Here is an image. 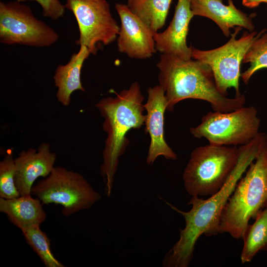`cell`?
Returning a JSON list of instances; mask_svg holds the SVG:
<instances>
[{
    "label": "cell",
    "mask_w": 267,
    "mask_h": 267,
    "mask_svg": "<svg viewBox=\"0 0 267 267\" xmlns=\"http://www.w3.org/2000/svg\"><path fill=\"white\" fill-rule=\"evenodd\" d=\"M239 147L240 154L236 166L218 192L206 199L192 196L187 203L191 208L187 212L182 211L166 202L172 209L184 218L185 225L179 230L178 241L165 255L162 262L163 267H188L199 237L202 234L209 236L219 233L223 209L250 164L267 147V134L260 132L250 142Z\"/></svg>",
    "instance_id": "obj_1"
},
{
    "label": "cell",
    "mask_w": 267,
    "mask_h": 267,
    "mask_svg": "<svg viewBox=\"0 0 267 267\" xmlns=\"http://www.w3.org/2000/svg\"><path fill=\"white\" fill-rule=\"evenodd\" d=\"M156 66L159 72V86L165 92L167 110L169 111L174 110L176 104L186 99L206 101L214 111L222 112L245 105L244 94L230 98L219 90L213 73L206 63L161 53Z\"/></svg>",
    "instance_id": "obj_2"
},
{
    "label": "cell",
    "mask_w": 267,
    "mask_h": 267,
    "mask_svg": "<svg viewBox=\"0 0 267 267\" xmlns=\"http://www.w3.org/2000/svg\"><path fill=\"white\" fill-rule=\"evenodd\" d=\"M143 99L139 84L134 82L116 96L103 98L95 105L104 118L102 128L107 133L100 170L107 196L111 193L119 157L129 143L127 133L144 125Z\"/></svg>",
    "instance_id": "obj_3"
},
{
    "label": "cell",
    "mask_w": 267,
    "mask_h": 267,
    "mask_svg": "<svg viewBox=\"0 0 267 267\" xmlns=\"http://www.w3.org/2000/svg\"><path fill=\"white\" fill-rule=\"evenodd\" d=\"M267 197V147L250 164L238 181L220 218L219 233H227L243 239L249 225Z\"/></svg>",
    "instance_id": "obj_4"
},
{
    "label": "cell",
    "mask_w": 267,
    "mask_h": 267,
    "mask_svg": "<svg viewBox=\"0 0 267 267\" xmlns=\"http://www.w3.org/2000/svg\"><path fill=\"white\" fill-rule=\"evenodd\" d=\"M240 147L208 144L191 153L182 177L192 196H211L224 184L237 163Z\"/></svg>",
    "instance_id": "obj_5"
},
{
    "label": "cell",
    "mask_w": 267,
    "mask_h": 267,
    "mask_svg": "<svg viewBox=\"0 0 267 267\" xmlns=\"http://www.w3.org/2000/svg\"><path fill=\"white\" fill-rule=\"evenodd\" d=\"M31 193L44 204L62 206L65 216L88 209L101 198L82 174L61 166L54 167L33 186Z\"/></svg>",
    "instance_id": "obj_6"
},
{
    "label": "cell",
    "mask_w": 267,
    "mask_h": 267,
    "mask_svg": "<svg viewBox=\"0 0 267 267\" xmlns=\"http://www.w3.org/2000/svg\"><path fill=\"white\" fill-rule=\"evenodd\" d=\"M260 123L256 108L244 105L229 112L210 111L198 126L190 129V133L195 138H206L211 144L242 146L258 135Z\"/></svg>",
    "instance_id": "obj_7"
},
{
    "label": "cell",
    "mask_w": 267,
    "mask_h": 267,
    "mask_svg": "<svg viewBox=\"0 0 267 267\" xmlns=\"http://www.w3.org/2000/svg\"><path fill=\"white\" fill-rule=\"evenodd\" d=\"M242 28L235 27L229 41L219 47L202 50L192 47V58L210 67L219 90L226 96L227 89L230 88L234 89L235 96L241 94L239 83L241 63L253 43L267 31V29L259 33L245 31L240 38L236 39Z\"/></svg>",
    "instance_id": "obj_8"
},
{
    "label": "cell",
    "mask_w": 267,
    "mask_h": 267,
    "mask_svg": "<svg viewBox=\"0 0 267 267\" xmlns=\"http://www.w3.org/2000/svg\"><path fill=\"white\" fill-rule=\"evenodd\" d=\"M58 38L55 31L37 19L27 5L17 1L0 2L1 43L47 47L54 44Z\"/></svg>",
    "instance_id": "obj_9"
},
{
    "label": "cell",
    "mask_w": 267,
    "mask_h": 267,
    "mask_svg": "<svg viewBox=\"0 0 267 267\" xmlns=\"http://www.w3.org/2000/svg\"><path fill=\"white\" fill-rule=\"evenodd\" d=\"M64 6L78 23L80 36L76 44L86 46L90 54H95L100 45H107L117 39L120 26L106 0H66Z\"/></svg>",
    "instance_id": "obj_10"
},
{
    "label": "cell",
    "mask_w": 267,
    "mask_h": 267,
    "mask_svg": "<svg viewBox=\"0 0 267 267\" xmlns=\"http://www.w3.org/2000/svg\"><path fill=\"white\" fill-rule=\"evenodd\" d=\"M115 7L121 21L117 39L118 51L131 58H150L157 51L155 33L127 4L118 3Z\"/></svg>",
    "instance_id": "obj_11"
},
{
    "label": "cell",
    "mask_w": 267,
    "mask_h": 267,
    "mask_svg": "<svg viewBox=\"0 0 267 267\" xmlns=\"http://www.w3.org/2000/svg\"><path fill=\"white\" fill-rule=\"evenodd\" d=\"M147 100L144 107L147 112L144 125L145 134L150 137L146 162L152 165L160 156L176 160L177 155L164 138V113L167 110L165 92L159 85L147 90Z\"/></svg>",
    "instance_id": "obj_12"
},
{
    "label": "cell",
    "mask_w": 267,
    "mask_h": 267,
    "mask_svg": "<svg viewBox=\"0 0 267 267\" xmlns=\"http://www.w3.org/2000/svg\"><path fill=\"white\" fill-rule=\"evenodd\" d=\"M56 155L48 143L42 142L37 149L21 151L14 158L15 180L20 195L31 194L35 180L48 176L54 168Z\"/></svg>",
    "instance_id": "obj_13"
},
{
    "label": "cell",
    "mask_w": 267,
    "mask_h": 267,
    "mask_svg": "<svg viewBox=\"0 0 267 267\" xmlns=\"http://www.w3.org/2000/svg\"><path fill=\"white\" fill-rule=\"evenodd\" d=\"M194 16L189 0H178L174 16L167 29L155 33L154 38L157 51L184 60L192 58V47L186 44L189 25Z\"/></svg>",
    "instance_id": "obj_14"
},
{
    "label": "cell",
    "mask_w": 267,
    "mask_h": 267,
    "mask_svg": "<svg viewBox=\"0 0 267 267\" xmlns=\"http://www.w3.org/2000/svg\"><path fill=\"white\" fill-rule=\"evenodd\" d=\"M189 0L194 16H203L213 20L226 37L231 35V28L237 26L250 32L254 31L253 19L256 14L244 13L236 8L232 0H227V5L223 4L222 0Z\"/></svg>",
    "instance_id": "obj_15"
},
{
    "label": "cell",
    "mask_w": 267,
    "mask_h": 267,
    "mask_svg": "<svg viewBox=\"0 0 267 267\" xmlns=\"http://www.w3.org/2000/svg\"><path fill=\"white\" fill-rule=\"evenodd\" d=\"M90 54L86 46L80 45L78 52L72 55L67 63L57 67L53 76L57 89L56 97L63 106L70 104L71 94L75 91H85L81 82V71L84 61Z\"/></svg>",
    "instance_id": "obj_16"
},
{
    "label": "cell",
    "mask_w": 267,
    "mask_h": 267,
    "mask_svg": "<svg viewBox=\"0 0 267 267\" xmlns=\"http://www.w3.org/2000/svg\"><path fill=\"white\" fill-rule=\"evenodd\" d=\"M42 203L31 194L5 199L0 197V212L5 214L15 226L21 229L33 225H40L46 220V214Z\"/></svg>",
    "instance_id": "obj_17"
},
{
    "label": "cell",
    "mask_w": 267,
    "mask_h": 267,
    "mask_svg": "<svg viewBox=\"0 0 267 267\" xmlns=\"http://www.w3.org/2000/svg\"><path fill=\"white\" fill-rule=\"evenodd\" d=\"M172 0H128L130 10L154 33L165 24Z\"/></svg>",
    "instance_id": "obj_18"
},
{
    "label": "cell",
    "mask_w": 267,
    "mask_h": 267,
    "mask_svg": "<svg viewBox=\"0 0 267 267\" xmlns=\"http://www.w3.org/2000/svg\"><path fill=\"white\" fill-rule=\"evenodd\" d=\"M255 221L249 225L244 235L240 259L242 263L250 262L261 250L267 249V208L260 211Z\"/></svg>",
    "instance_id": "obj_19"
},
{
    "label": "cell",
    "mask_w": 267,
    "mask_h": 267,
    "mask_svg": "<svg viewBox=\"0 0 267 267\" xmlns=\"http://www.w3.org/2000/svg\"><path fill=\"white\" fill-rule=\"evenodd\" d=\"M25 239L37 254L46 267H65L52 253L50 241L40 225H33L21 228Z\"/></svg>",
    "instance_id": "obj_20"
},
{
    "label": "cell",
    "mask_w": 267,
    "mask_h": 267,
    "mask_svg": "<svg viewBox=\"0 0 267 267\" xmlns=\"http://www.w3.org/2000/svg\"><path fill=\"white\" fill-rule=\"evenodd\" d=\"M242 63H249L250 65L241 74V78L246 85L256 72L267 68V33L265 32L255 41L245 55Z\"/></svg>",
    "instance_id": "obj_21"
},
{
    "label": "cell",
    "mask_w": 267,
    "mask_h": 267,
    "mask_svg": "<svg viewBox=\"0 0 267 267\" xmlns=\"http://www.w3.org/2000/svg\"><path fill=\"white\" fill-rule=\"evenodd\" d=\"M19 196L15 180L14 158L10 150L0 162V197L11 199Z\"/></svg>",
    "instance_id": "obj_22"
},
{
    "label": "cell",
    "mask_w": 267,
    "mask_h": 267,
    "mask_svg": "<svg viewBox=\"0 0 267 267\" xmlns=\"http://www.w3.org/2000/svg\"><path fill=\"white\" fill-rule=\"evenodd\" d=\"M35 1L38 3L42 8L43 14L45 17L57 20L62 17L65 7L59 0H16L22 2L26 1Z\"/></svg>",
    "instance_id": "obj_23"
},
{
    "label": "cell",
    "mask_w": 267,
    "mask_h": 267,
    "mask_svg": "<svg viewBox=\"0 0 267 267\" xmlns=\"http://www.w3.org/2000/svg\"><path fill=\"white\" fill-rule=\"evenodd\" d=\"M262 2L267 5V0H242V3L244 6L251 8L257 7Z\"/></svg>",
    "instance_id": "obj_24"
},
{
    "label": "cell",
    "mask_w": 267,
    "mask_h": 267,
    "mask_svg": "<svg viewBox=\"0 0 267 267\" xmlns=\"http://www.w3.org/2000/svg\"><path fill=\"white\" fill-rule=\"evenodd\" d=\"M266 206H267L266 207L267 208V199H266Z\"/></svg>",
    "instance_id": "obj_25"
}]
</instances>
